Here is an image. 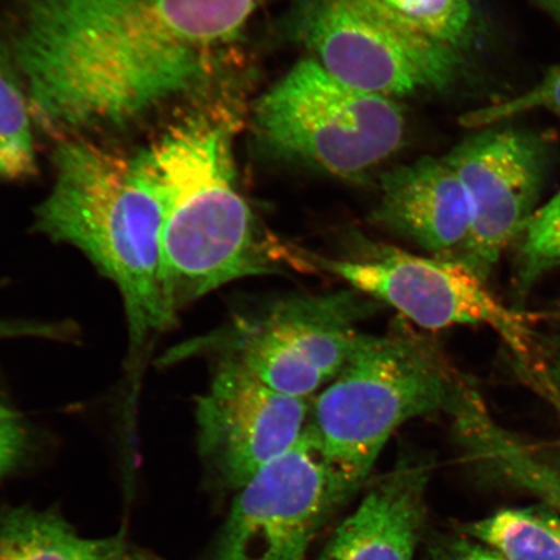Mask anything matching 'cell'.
<instances>
[{
  "label": "cell",
  "mask_w": 560,
  "mask_h": 560,
  "mask_svg": "<svg viewBox=\"0 0 560 560\" xmlns=\"http://www.w3.org/2000/svg\"><path fill=\"white\" fill-rule=\"evenodd\" d=\"M256 0H26L11 52L55 131L136 122L205 81Z\"/></svg>",
  "instance_id": "1"
},
{
  "label": "cell",
  "mask_w": 560,
  "mask_h": 560,
  "mask_svg": "<svg viewBox=\"0 0 560 560\" xmlns=\"http://www.w3.org/2000/svg\"><path fill=\"white\" fill-rule=\"evenodd\" d=\"M137 160L163 208L161 275L174 318L234 280L304 272L300 248L258 226L237 191L225 125L188 118Z\"/></svg>",
  "instance_id": "2"
},
{
  "label": "cell",
  "mask_w": 560,
  "mask_h": 560,
  "mask_svg": "<svg viewBox=\"0 0 560 560\" xmlns=\"http://www.w3.org/2000/svg\"><path fill=\"white\" fill-rule=\"evenodd\" d=\"M51 192L35 210V228L79 248L120 291L131 366L175 318L161 265L163 208L137 158L125 159L79 137L54 153Z\"/></svg>",
  "instance_id": "3"
},
{
  "label": "cell",
  "mask_w": 560,
  "mask_h": 560,
  "mask_svg": "<svg viewBox=\"0 0 560 560\" xmlns=\"http://www.w3.org/2000/svg\"><path fill=\"white\" fill-rule=\"evenodd\" d=\"M435 341L396 322L382 335L361 334L339 374L312 398L306 432L354 494L402 424L446 412L471 387Z\"/></svg>",
  "instance_id": "4"
},
{
  "label": "cell",
  "mask_w": 560,
  "mask_h": 560,
  "mask_svg": "<svg viewBox=\"0 0 560 560\" xmlns=\"http://www.w3.org/2000/svg\"><path fill=\"white\" fill-rule=\"evenodd\" d=\"M256 126L279 153L342 178L382 164L405 137L394 100L346 85L313 58L299 61L262 96Z\"/></svg>",
  "instance_id": "5"
},
{
  "label": "cell",
  "mask_w": 560,
  "mask_h": 560,
  "mask_svg": "<svg viewBox=\"0 0 560 560\" xmlns=\"http://www.w3.org/2000/svg\"><path fill=\"white\" fill-rule=\"evenodd\" d=\"M381 306L353 289L289 295L191 342L179 355L213 350L272 389L312 398L339 374L360 338L361 322Z\"/></svg>",
  "instance_id": "6"
},
{
  "label": "cell",
  "mask_w": 560,
  "mask_h": 560,
  "mask_svg": "<svg viewBox=\"0 0 560 560\" xmlns=\"http://www.w3.org/2000/svg\"><path fill=\"white\" fill-rule=\"evenodd\" d=\"M307 271L345 280L382 305H389L422 330L486 325L500 334L516 365L527 362L534 313L509 310L466 265L370 245L359 255L330 258L304 249Z\"/></svg>",
  "instance_id": "7"
},
{
  "label": "cell",
  "mask_w": 560,
  "mask_h": 560,
  "mask_svg": "<svg viewBox=\"0 0 560 560\" xmlns=\"http://www.w3.org/2000/svg\"><path fill=\"white\" fill-rule=\"evenodd\" d=\"M291 32L336 80L389 100L450 88L464 62L452 48L405 32L355 0H300Z\"/></svg>",
  "instance_id": "8"
},
{
  "label": "cell",
  "mask_w": 560,
  "mask_h": 560,
  "mask_svg": "<svg viewBox=\"0 0 560 560\" xmlns=\"http://www.w3.org/2000/svg\"><path fill=\"white\" fill-rule=\"evenodd\" d=\"M350 497L305 430L240 489L207 560H306L315 536Z\"/></svg>",
  "instance_id": "9"
},
{
  "label": "cell",
  "mask_w": 560,
  "mask_h": 560,
  "mask_svg": "<svg viewBox=\"0 0 560 560\" xmlns=\"http://www.w3.org/2000/svg\"><path fill=\"white\" fill-rule=\"evenodd\" d=\"M444 159L458 174L472 207L470 237L458 261L487 283L537 210L549 145L528 130L494 128L466 138Z\"/></svg>",
  "instance_id": "10"
},
{
  "label": "cell",
  "mask_w": 560,
  "mask_h": 560,
  "mask_svg": "<svg viewBox=\"0 0 560 560\" xmlns=\"http://www.w3.org/2000/svg\"><path fill=\"white\" fill-rule=\"evenodd\" d=\"M311 404L312 398L272 389L220 355L196 406L199 451L210 475L223 488H243L303 438Z\"/></svg>",
  "instance_id": "11"
},
{
  "label": "cell",
  "mask_w": 560,
  "mask_h": 560,
  "mask_svg": "<svg viewBox=\"0 0 560 560\" xmlns=\"http://www.w3.org/2000/svg\"><path fill=\"white\" fill-rule=\"evenodd\" d=\"M374 221L430 256L458 261L472 225L470 198L445 159L425 158L384 175Z\"/></svg>",
  "instance_id": "12"
},
{
  "label": "cell",
  "mask_w": 560,
  "mask_h": 560,
  "mask_svg": "<svg viewBox=\"0 0 560 560\" xmlns=\"http://www.w3.org/2000/svg\"><path fill=\"white\" fill-rule=\"evenodd\" d=\"M431 465L404 455L334 532L318 560H415Z\"/></svg>",
  "instance_id": "13"
},
{
  "label": "cell",
  "mask_w": 560,
  "mask_h": 560,
  "mask_svg": "<svg viewBox=\"0 0 560 560\" xmlns=\"http://www.w3.org/2000/svg\"><path fill=\"white\" fill-rule=\"evenodd\" d=\"M0 560H158L120 535L86 538L58 511L31 508L0 513Z\"/></svg>",
  "instance_id": "14"
},
{
  "label": "cell",
  "mask_w": 560,
  "mask_h": 560,
  "mask_svg": "<svg viewBox=\"0 0 560 560\" xmlns=\"http://www.w3.org/2000/svg\"><path fill=\"white\" fill-rule=\"evenodd\" d=\"M459 532L499 551L508 560H560V514L548 503L506 509Z\"/></svg>",
  "instance_id": "15"
},
{
  "label": "cell",
  "mask_w": 560,
  "mask_h": 560,
  "mask_svg": "<svg viewBox=\"0 0 560 560\" xmlns=\"http://www.w3.org/2000/svg\"><path fill=\"white\" fill-rule=\"evenodd\" d=\"M375 15L420 38L464 54L474 45L471 0H355Z\"/></svg>",
  "instance_id": "16"
},
{
  "label": "cell",
  "mask_w": 560,
  "mask_h": 560,
  "mask_svg": "<svg viewBox=\"0 0 560 560\" xmlns=\"http://www.w3.org/2000/svg\"><path fill=\"white\" fill-rule=\"evenodd\" d=\"M10 48L0 45V177H27L35 170L32 104L21 86Z\"/></svg>",
  "instance_id": "17"
},
{
  "label": "cell",
  "mask_w": 560,
  "mask_h": 560,
  "mask_svg": "<svg viewBox=\"0 0 560 560\" xmlns=\"http://www.w3.org/2000/svg\"><path fill=\"white\" fill-rule=\"evenodd\" d=\"M517 243L516 307L538 279L560 266V191L525 223Z\"/></svg>",
  "instance_id": "18"
},
{
  "label": "cell",
  "mask_w": 560,
  "mask_h": 560,
  "mask_svg": "<svg viewBox=\"0 0 560 560\" xmlns=\"http://www.w3.org/2000/svg\"><path fill=\"white\" fill-rule=\"evenodd\" d=\"M517 371L560 415V305L534 313L529 357Z\"/></svg>",
  "instance_id": "19"
},
{
  "label": "cell",
  "mask_w": 560,
  "mask_h": 560,
  "mask_svg": "<svg viewBox=\"0 0 560 560\" xmlns=\"http://www.w3.org/2000/svg\"><path fill=\"white\" fill-rule=\"evenodd\" d=\"M537 109L549 110L560 117V66L552 67L544 80L527 93L471 112L462 122L468 128H482V126L505 122Z\"/></svg>",
  "instance_id": "20"
},
{
  "label": "cell",
  "mask_w": 560,
  "mask_h": 560,
  "mask_svg": "<svg viewBox=\"0 0 560 560\" xmlns=\"http://www.w3.org/2000/svg\"><path fill=\"white\" fill-rule=\"evenodd\" d=\"M501 479L530 490L560 514V471L532 450L523 447L503 467Z\"/></svg>",
  "instance_id": "21"
},
{
  "label": "cell",
  "mask_w": 560,
  "mask_h": 560,
  "mask_svg": "<svg viewBox=\"0 0 560 560\" xmlns=\"http://www.w3.org/2000/svg\"><path fill=\"white\" fill-rule=\"evenodd\" d=\"M30 451V435L23 418L0 401V479L21 465Z\"/></svg>",
  "instance_id": "22"
},
{
  "label": "cell",
  "mask_w": 560,
  "mask_h": 560,
  "mask_svg": "<svg viewBox=\"0 0 560 560\" xmlns=\"http://www.w3.org/2000/svg\"><path fill=\"white\" fill-rule=\"evenodd\" d=\"M427 560H508L489 546L470 537L433 538Z\"/></svg>",
  "instance_id": "23"
},
{
  "label": "cell",
  "mask_w": 560,
  "mask_h": 560,
  "mask_svg": "<svg viewBox=\"0 0 560 560\" xmlns=\"http://www.w3.org/2000/svg\"><path fill=\"white\" fill-rule=\"evenodd\" d=\"M72 332L61 325L37 324V322L0 320V340L13 338L61 339Z\"/></svg>",
  "instance_id": "24"
},
{
  "label": "cell",
  "mask_w": 560,
  "mask_h": 560,
  "mask_svg": "<svg viewBox=\"0 0 560 560\" xmlns=\"http://www.w3.org/2000/svg\"><path fill=\"white\" fill-rule=\"evenodd\" d=\"M535 2L541 10L555 19L560 26V0H535Z\"/></svg>",
  "instance_id": "25"
}]
</instances>
